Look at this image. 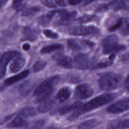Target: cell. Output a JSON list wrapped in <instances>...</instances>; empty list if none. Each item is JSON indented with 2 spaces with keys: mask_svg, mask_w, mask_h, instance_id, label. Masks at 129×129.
<instances>
[{
  "mask_svg": "<svg viewBox=\"0 0 129 129\" xmlns=\"http://www.w3.org/2000/svg\"><path fill=\"white\" fill-rule=\"evenodd\" d=\"M116 96V94L114 93H107L98 96L90 101L81 105L68 117V119L70 121L75 120L80 116L109 103L114 100Z\"/></svg>",
  "mask_w": 129,
  "mask_h": 129,
  "instance_id": "1",
  "label": "cell"
},
{
  "mask_svg": "<svg viewBox=\"0 0 129 129\" xmlns=\"http://www.w3.org/2000/svg\"><path fill=\"white\" fill-rule=\"evenodd\" d=\"M122 81V76L119 74L108 72L102 75L98 79L100 88L104 91H111L119 87Z\"/></svg>",
  "mask_w": 129,
  "mask_h": 129,
  "instance_id": "2",
  "label": "cell"
},
{
  "mask_svg": "<svg viewBox=\"0 0 129 129\" xmlns=\"http://www.w3.org/2000/svg\"><path fill=\"white\" fill-rule=\"evenodd\" d=\"M102 51L105 54L118 52L125 49L123 45L118 43V39L115 35H110L105 37L102 42Z\"/></svg>",
  "mask_w": 129,
  "mask_h": 129,
  "instance_id": "3",
  "label": "cell"
},
{
  "mask_svg": "<svg viewBox=\"0 0 129 129\" xmlns=\"http://www.w3.org/2000/svg\"><path fill=\"white\" fill-rule=\"evenodd\" d=\"M69 33L73 35L84 36L96 34L99 32V29L95 26H74L69 29Z\"/></svg>",
  "mask_w": 129,
  "mask_h": 129,
  "instance_id": "4",
  "label": "cell"
},
{
  "mask_svg": "<svg viewBox=\"0 0 129 129\" xmlns=\"http://www.w3.org/2000/svg\"><path fill=\"white\" fill-rule=\"evenodd\" d=\"M60 78L58 76H51L43 81L35 90L33 96H38L40 94L48 91L53 88L59 82Z\"/></svg>",
  "mask_w": 129,
  "mask_h": 129,
  "instance_id": "5",
  "label": "cell"
},
{
  "mask_svg": "<svg viewBox=\"0 0 129 129\" xmlns=\"http://www.w3.org/2000/svg\"><path fill=\"white\" fill-rule=\"evenodd\" d=\"M20 55L21 53L16 50L8 51L2 55L0 63V77L1 79L5 75L7 66L8 63L12 59Z\"/></svg>",
  "mask_w": 129,
  "mask_h": 129,
  "instance_id": "6",
  "label": "cell"
},
{
  "mask_svg": "<svg viewBox=\"0 0 129 129\" xmlns=\"http://www.w3.org/2000/svg\"><path fill=\"white\" fill-rule=\"evenodd\" d=\"M93 94L92 87L88 84H83L78 86L75 90L74 98L78 100L87 99Z\"/></svg>",
  "mask_w": 129,
  "mask_h": 129,
  "instance_id": "7",
  "label": "cell"
},
{
  "mask_svg": "<svg viewBox=\"0 0 129 129\" xmlns=\"http://www.w3.org/2000/svg\"><path fill=\"white\" fill-rule=\"evenodd\" d=\"M129 109V97L124 98L113 103L106 109L110 113H118Z\"/></svg>",
  "mask_w": 129,
  "mask_h": 129,
  "instance_id": "8",
  "label": "cell"
},
{
  "mask_svg": "<svg viewBox=\"0 0 129 129\" xmlns=\"http://www.w3.org/2000/svg\"><path fill=\"white\" fill-rule=\"evenodd\" d=\"M74 64L77 69L84 70L89 68L92 65V62L88 54L79 53L74 57Z\"/></svg>",
  "mask_w": 129,
  "mask_h": 129,
  "instance_id": "9",
  "label": "cell"
},
{
  "mask_svg": "<svg viewBox=\"0 0 129 129\" xmlns=\"http://www.w3.org/2000/svg\"><path fill=\"white\" fill-rule=\"evenodd\" d=\"M53 59L56 61V63L66 69H72L73 67V64L72 59L62 53H57L53 56Z\"/></svg>",
  "mask_w": 129,
  "mask_h": 129,
  "instance_id": "10",
  "label": "cell"
},
{
  "mask_svg": "<svg viewBox=\"0 0 129 129\" xmlns=\"http://www.w3.org/2000/svg\"><path fill=\"white\" fill-rule=\"evenodd\" d=\"M77 15V12L75 11L68 12L66 11L63 14L60 15V19L56 22V25H67L70 23V22L74 19Z\"/></svg>",
  "mask_w": 129,
  "mask_h": 129,
  "instance_id": "11",
  "label": "cell"
},
{
  "mask_svg": "<svg viewBox=\"0 0 129 129\" xmlns=\"http://www.w3.org/2000/svg\"><path fill=\"white\" fill-rule=\"evenodd\" d=\"M29 70H25L16 75H15L14 76H12L6 79L4 82V84L5 86H7L13 85L14 83L18 82L19 81L25 78L29 75Z\"/></svg>",
  "mask_w": 129,
  "mask_h": 129,
  "instance_id": "12",
  "label": "cell"
},
{
  "mask_svg": "<svg viewBox=\"0 0 129 129\" xmlns=\"http://www.w3.org/2000/svg\"><path fill=\"white\" fill-rule=\"evenodd\" d=\"M39 32L35 29L26 27L24 28L23 30V39L30 41H34L36 40L38 36Z\"/></svg>",
  "mask_w": 129,
  "mask_h": 129,
  "instance_id": "13",
  "label": "cell"
},
{
  "mask_svg": "<svg viewBox=\"0 0 129 129\" xmlns=\"http://www.w3.org/2000/svg\"><path fill=\"white\" fill-rule=\"evenodd\" d=\"M25 59L22 57L16 58L10 64L9 69L11 73H16L19 71L25 65Z\"/></svg>",
  "mask_w": 129,
  "mask_h": 129,
  "instance_id": "14",
  "label": "cell"
},
{
  "mask_svg": "<svg viewBox=\"0 0 129 129\" xmlns=\"http://www.w3.org/2000/svg\"><path fill=\"white\" fill-rule=\"evenodd\" d=\"M35 86V84L31 81L23 82L19 87V93L22 96L28 95Z\"/></svg>",
  "mask_w": 129,
  "mask_h": 129,
  "instance_id": "15",
  "label": "cell"
},
{
  "mask_svg": "<svg viewBox=\"0 0 129 129\" xmlns=\"http://www.w3.org/2000/svg\"><path fill=\"white\" fill-rule=\"evenodd\" d=\"M28 125V122L24 119V118L18 115L12 121L8 124V127L9 128L15 127H25Z\"/></svg>",
  "mask_w": 129,
  "mask_h": 129,
  "instance_id": "16",
  "label": "cell"
},
{
  "mask_svg": "<svg viewBox=\"0 0 129 129\" xmlns=\"http://www.w3.org/2000/svg\"><path fill=\"white\" fill-rule=\"evenodd\" d=\"M55 101L54 99H49L47 100H45L41 102V103L38 106L37 108V110L38 112L40 113H45L50 109L53 107V106L55 104Z\"/></svg>",
  "mask_w": 129,
  "mask_h": 129,
  "instance_id": "17",
  "label": "cell"
},
{
  "mask_svg": "<svg viewBox=\"0 0 129 129\" xmlns=\"http://www.w3.org/2000/svg\"><path fill=\"white\" fill-rule=\"evenodd\" d=\"M108 127L111 128H129V118L124 120H116L110 122Z\"/></svg>",
  "mask_w": 129,
  "mask_h": 129,
  "instance_id": "18",
  "label": "cell"
},
{
  "mask_svg": "<svg viewBox=\"0 0 129 129\" xmlns=\"http://www.w3.org/2000/svg\"><path fill=\"white\" fill-rule=\"evenodd\" d=\"M71 94L70 89L68 87L62 88L56 94V99L60 102H63L69 98Z\"/></svg>",
  "mask_w": 129,
  "mask_h": 129,
  "instance_id": "19",
  "label": "cell"
},
{
  "mask_svg": "<svg viewBox=\"0 0 129 129\" xmlns=\"http://www.w3.org/2000/svg\"><path fill=\"white\" fill-rule=\"evenodd\" d=\"M82 105V103L81 102H76L71 104L66 105L61 107L59 110V113L60 115L66 114L73 110H76L78 107H79Z\"/></svg>",
  "mask_w": 129,
  "mask_h": 129,
  "instance_id": "20",
  "label": "cell"
},
{
  "mask_svg": "<svg viewBox=\"0 0 129 129\" xmlns=\"http://www.w3.org/2000/svg\"><path fill=\"white\" fill-rule=\"evenodd\" d=\"M100 123V121L96 119H92L81 122L78 126L79 128H93Z\"/></svg>",
  "mask_w": 129,
  "mask_h": 129,
  "instance_id": "21",
  "label": "cell"
},
{
  "mask_svg": "<svg viewBox=\"0 0 129 129\" xmlns=\"http://www.w3.org/2000/svg\"><path fill=\"white\" fill-rule=\"evenodd\" d=\"M63 48V45L61 44H52L43 47L41 50V53H48L56 50Z\"/></svg>",
  "mask_w": 129,
  "mask_h": 129,
  "instance_id": "22",
  "label": "cell"
},
{
  "mask_svg": "<svg viewBox=\"0 0 129 129\" xmlns=\"http://www.w3.org/2000/svg\"><path fill=\"white\" fill-rule=\"evenodd\" d=\"M36 114L35 109L33 107H26L20 110L18 115L27 118L33 116Z\"/></svg>",
  "mask_w": 129,
  "mask_h": 129,
  "instance_id": "23",
  "label": "cell"
},
{
  "mask_svg": "<svg viewBox=\"0 0 129 129\" xmlns=\"http://www.w3.org/2000/svg\"><path fill=\"white\" fill-rule=\"evenodd\" d=\"M54 92V88H53L48 91L44 92L39 95H38V97L35 100V102L36 103H41L42 102L47 99L48 97H49Z\"/></svg>",
  "mask_w": 129,
  "mask_h": 129,
  "instance_id": "24",
  "label": "cell"
},
{
  "mask_svg": "<svg viewBox=\"0 0 129 129\" xmlns=\"http://www.w3.org/2000/svg\"><path fill=\"white\" fill-rule=\"evenodd\" d=\"M120 32L123 35H129V18L122 19V23L119 28Z\"/></svg>",
  "mask_w": 129,
  "mask_h": 129,
  "instance_id": "25",
  "label": "cell"
},
{
  "mask_svg": "<svg viewBox=\"0 0 129 129\" xmlns=\"http://www.w3.org/2000/svg\"><path fill=\"white\" fill-rule=\"evenodd\" d=\"M97 19V17L93 15H84L80 17H79L77 21L80 23H87L89 22L95 21Z\"/></svg>",
  "mask_w": 129,
  "mask_h": 129,
  "instance_id": "26",
  "label": "cell"
},
{
  "mask_svg": "<svg viewBox=\"0 0 129 129\" xmlns=\"http://www.w3.org/2000/svg\"><path fill=\"white\" fill-rule=\"evenodd\" d=\"M46 66V62L43 60H39L36 61L33 66V71L35 73L38 72L42 70Z\"/></svg>",
  "mask_w": 129,
  "mask_h": 129,
  "instance_id": "27",
  "label": "cell"
},
{
  "mask_svg": "<svg viewBox=\"0 0 129 129\" xmlns=\"http://www.w3.org/2000/svg\"><path fill=\"white\" fill-rule=\"evenodd\" d=\"M68 46L73 51H78L81 49V45L74 39H69L68 40Z\"/></svg>",
  "mask_w": 129,
  "mask_h": 129,
  "instance_id": "28",
  "label": "cell"
},
{
  "mask_svg": "<svg viewBox=\"0 0 129 129\" xmlns=\"http://www.w3.org/2000/svg\"><path fill=\"white\" fill-rule=\"evenodd\" d=\"M112 64V61L111 60H109L108 61H101L93 64L91 67V68L92 69H102V68H105L109 66H110Z\"/></svg>",
  "mask_w": 129,
  "mask_h": 129,
  "instance_id": "29",
  "label": "cell"
},
{
  "mask_svg": "<svg viewBox=\"0 0 129 129\" xmlns=\"http://www.w3.org/2000/svg\"><path fill=\"white\" fill-rule=\"evenodd\" d=\"M40 11V8L37 6H35L33 7L29 8L23 11L22 13V15L23 16H28L33 14H34Z\"/></svg>",
  "mask_w": 129,
  "mask_h": 129,
  "instance_id": "30",
  "label": "cell"
},
{
  "mask_svg": "<svg viewBox=\"0 0 129 129\" xmlns=\"http://www.w3.org/2000/svg\"><path fill=\"white\" fill-rule=\"evenodd\" d=\"M117 2V0H113L111 2H109V3L100 6L96 9V11L99 12H102L107 11V10L110 9L111 7H112L113 5H114L115 4H116Z\"/></svg>",
  "mask_w": 129,
  "mask_h": 129,
  "instance_id": "31",
  "label": "cell"
},
{
  "mask_svg": "<svg viewBox=\"0 0 129 129\" xmlns=\"http://www.w3.org/2000/svg\"><path fill=\"white\" fill-rule=\"evenodd\" d=\"M23 2V0H13L12 4L13 8L17 11L22 10L24 7V5L22 4Z\"/></svg>",
  "mask_w": 129,
  "mask_h": 129,
  "instance_id": "32",
  "label": "cell"
},
{
  "mask_svg": "<svg viewBox=\"0 0 129 129\" xmlns=\"http://www.w3.org/2000/svg\"><path fill=\"white\" fill-rule=\"evenodd\" d=\"M45 124V121L44 119H40L34 121L31 125V128H38L43 127Z\"/></svg>",
  "mask_w": 129,
  "mask_h": 129,
  "instance_id": "33",
  "label": "cell"
},
{
  "mask_svg": "<svg viewBox=\"0 0 129 129\" xmlns=\"http://www.w3.org/2000/svg\"><path fill=\"white\" fill-rule=\"evenodd\" d=\"M44 34L48 38L51 39H56L58 37L57 33L50 30H44L43 31Z\"/></svg>",
  "mask_w": 129,
  "mask_h": 129,
  "instance_id": "34",
  "label": "cell"
},
{
  "mask_svg": "<svg viewBox=\"0 0 129 129\" xmlns=\"http://www.w3.org/2000/svg\"><path fill=\"white\" fill-rule=\"evenodd\" d=\"M129 4V0H121L114 8V11H118L127 6Z\"/></svg>",
  "mask_w": 129,
  "mask_h": 129,
  "instance_id": "35",
  "label": "cell"
},
{
  "mask_svg": "<svg viewBox=\"0 0 129 129\" xmlns=\"http://www.w3.org/2000/svg\"><path fill=\"white\" fill-rule=\"evenodd\" d=\"M121 23H122V19H119L114 25H112L111 27H110L109 28V30L110 31L113 32V31H115L117 30H119L121 26Z\"/></svg>",
  "mask_w": 129,
  "mask_h": 129,
  "instance_id": "36",
  "label": "cell"
},
{
  "mask_svg": "<svg viewBox=\"0 0 129 129\" xmlns=\"http://www.w3.org/2000/svg\"><path fill=\"white\" fill-rule=\"evenodd\" d=\"M51 18H49L47 15L43 16L39 18L38 22L41 25H45L48 24L51 20Z\"/></svg>",
  "mask_w": 129,
  "mask_h": 129,
  "instance_id": "37",
  "label": "cell"
},
{
  "mask_svg": "<svg viewBox=\"0 0 129 129\" xmlns=\"http://www.w3.org/2000/svg\"><path fill=\"white\" fill-rule=\"evenodd\" d=\"M42 4L49 8H55L56 6L52 0H41Z\"/></svg>",
  "mask_w": 129,
  "mask_h": 129,
  "instance_id": "38",
  "label": "cell"
},
{
  "mask_svg": "<svg viewBox=\"0 0 129 129\" xmlns=\"http://www.w3.org/2000/svg\"><path fill=\"white\" fill-rule=\"evenodd\" d=\"M83 0H68V3L70 5L75 6L83 2Z\"/></svg>",
  "mask_w": 129,
  "mask_h": 129,
  "instance_id": "39",
  "label": "cell"
},
{
  "mask_svg": "<svg viewBox=\"0 0 129 129\" xmlns=\"http://www.w3.org/2000/svg\"><path fill=\"white\" fill-rule=\"evenodd\" d=\"M56 4L60 6H65L67 5L66 0H54Z\"/></svg>",
  "mask_w": 129,
  "mask_h": 129,
  "instance_id": "40",
  "label": "cell"
},
{
  "mask_svg": "<svg viewBox=\"0 0 129 129\" xmlns=\"http://www.w3.org/2000/svg\"><path fill=\"white\" fill-rule=\"evenodd\" d=\"M121 60L122 61H126L129 60V52L122 55L121 57Z\"/></svg>",
  "mask_w": 129,
  "mask_h": 129,
  "instance_id": "41",
  "label": "cell"
},
{
  "mask_svg": "<svg viewBox=\"0 0 129 129\" xmlns=\"http://www.w3.org/2000/svg\"><path fill=\"white\" fill-rule=\"evenodd\" d=\"M124 87L126 90L129 91V74L127 76L124 81Z\"/></svg>",
  "mask_w": 129,
  "mask_h": 129,
  "instance_id": "42",
  "label": "cell"
},
{
  "mask_svg": "<svg viewBox=\"0 0 129 129\" xmlns=\"http://www.w3.org/2000/svg\"><path fill=\"white\" fill-rule=\"evenodd\" d=\"M22 48H23V49L24 50L27 51V50H28L30 49V45H29V44H28V43H25V44H24L23 45Z\"/></svg>",
  "mask_w": 129,
  "mask_h": 129,
  "instance_id": "43",
  "label": "cell"
},
{
  "mask_svg": "<svg viewBox=\"0 0 129 129\" xmlns=\"http://www.w3.org/2000/svg\"><path fill=\"white\" fill-rule=\"evenodd\" d=\"M95 1H96V0H85L84 5H85V6H86V5H88V4H89L91 3H92L93 2Z\"/></svg>",
  "mask_w": 129,
  "mask_h": 129,
  "instance_id": "44",
  "label": "cell"
},
{
  "mask_svg": "<svg viewBox=\"0 0 129 129\" xmlns=\"http://www.w3.org/2000/svg\"><path fill=\"white\" fill-rule=\"evenodd\" d=\"M8 0H1V6L2 7L7 1Z\"/></svg>",
  "mask_w": 129,
  "mask_h": 129,
  "instance_id": "45",
  "label": "cell"
}]
</instances>
